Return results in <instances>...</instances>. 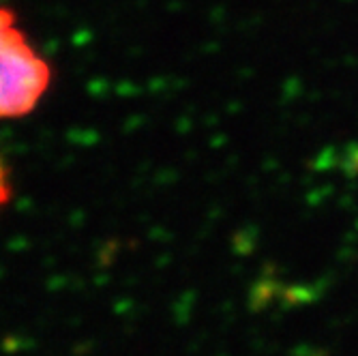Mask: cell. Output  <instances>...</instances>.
I'll return each mask as SVG.
<instances>
[{
	"label": "cell",
	"instance_id": "2",
	"mask_svg": "<svg viewBox=\"0 0 358 356\" xmlns=\"http://www.w3.org/2000/svg\"><path fill=\"white\" fill-rule=\"evenodd\" d=\"M9 200H11V187H9L7 172H5L3 164H0V208H3Z\"/></svg>",
	"mask_w": 358,
	"mask_h": 356
},
{
	"label": "cell",
	"instance_id": "1",
	"mask_svg": "<svg viewBox=\"0 0 358 356\" xmlns=\"http://www.w3.org/2000/svg\"><path fill=\"white\" fill-rule=\"evenodd\" d=\"M50 82L48 60L28 43L13 11L0 7V120L30 114L43 99Z\"/></svg>",
	"mask_w": 358,
	"mask_h": 356
}]
</instances>
